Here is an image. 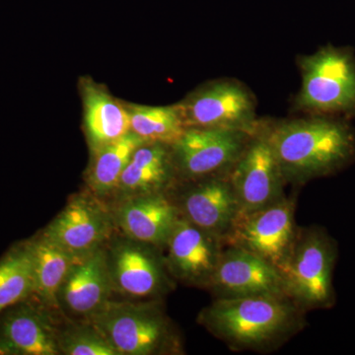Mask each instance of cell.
Masks as SVG:
<instances>
[{"label": "cell", "mask_w": 355, "mask_h": 355, "mask_svg": "<svg viewBox=\"0 0 355 355\" xmlns=\"http://www.w3.org/2000/svg\"><path fill=\"white\" fill-rule=\"evenodd\" d=\"M305 313L284 295L214 298L198 321L231 349L272 352L307 326Z\"/></svg>", "instance_id": "cell-1"}, {"label": "cell", "mask_w": 355, "mask_h": 355, "mask_svg": "<svg viewBox=\"0 0 355 355\" xmlns=\"http://www.w3.org/2000/svg\"><path fill=\"white\" fill-rule=\"evenodd\" d=\"M265 130L286 184H303L334 174L355 157L354 133L342 121L301 119Z\"/></svg>", "instance_id": "cell-2"}, {"label": "cell", "mask_w": 355, "mask_h": 355, "mask_svg": "<svg viewBox=\"0 0 355 355\" xmlns=\"http://www.w3.org/2000/svg\"><path fill=\"white\" fill-rule=\"evenodd\" d=\"M338 257V243L326 229L299 228L288 259L279 268L284 294L304 312L333 308Z\"/></svg>", "instance_id": "cell-3"}, {"label": "cell", "mask_w": 355, "mask_h": 355, "mask_svg": "<svg viewBox=\"0 0 355 355\" xmlns=\"http://www.w3.org/2000/svg\"><path fill=\"white\" fill-rule=\"evenodd\" d=\"M157 302L108 301L89 322L97 326L120 355L177 352L176 335Z\"/></svg>", "instance_id": "cell-4"}, {"label": "cell", "mask_w": 355, "mask_h": 355, "mask_svg": "<svg viewBox=\"0 0 355 355\" xmlns=\"http://www.w3.org/2000/svg\"><path fill=\"white\" fill-rule=\"evenodd\" d=\"M301 85L296 106L310 112L355 109V62L347 51L324 48L300 58Z\"/></svg>", "instance_id": "cell-5"}, {"label": "cell", "mask_w": 355, "mask_h": 355, "mask_svg": "<svg viewBox=\"0 0 355 355\" xmlns=\"http://www.w3.org/2000/svg\"><path fill=\"white\" fill-rule=\"evenodd\" d=\"M295 209L296 198L284 197L263 209L240 214L224 245L246 250L279 270L297 237Z\"/></svg>", "instance_id": "cell-6"}, {"label": "cell", "mask_w": 355, "mask_h": 355, "mask_svg": "<svg viewBox=\"0 0 355 355\" xmlns=\"http://www.w3.org/2000/svg\"><path fill=\"white\" fill-rule=\"evenodd\" d=\"M177 107L186 128L241 130L254 135L260 128L254 96L237 81L227 79L207 84Z\"/></svg>", "instance_id": "cell-7"}, {"label": "cell", "mask_w": 355, "mask_h": 355, "mask_svg": "<svg viewBox=\"0 0 355 355\" xmlns=\"http://www.w3.org/2000/svg\"><path fill=\"white\" fill-rule=\"evenodd\" d=\"M252 135L241 130L186 128L171 146L176 173L191 182L229 175Z\"/></svg>", "instance_id": "cell-8"}, {"label": "cell", "mask_w": 355, "mask_h": 355, "mask_svg": "<svg viewBox=\"0 0 355 355\" xmlns=\"http://www.w3.org/2000/svg\"><path fill=\"white\" fill-rule=\"evenodd\" d=\"M229 180L240 205V214H250L279 202L284 195V181L277 157L258 128L229 173Z\"/></svg>", "instance_id": "cell-9"}, {"label": "cell", "mask_w": 355, "mask_h": 355, "mask_svg": "<svg viewBox=\"0 0 355 355\" xmlns=\"http://www.w3.org/2000/svg\"><path fill=\"white\" fill-rule=\"evenodd\" d=\"M114 218L95 196H74L49 224L44 234L77 258L104 248L113 232Z\"/></svg>", "instance_id": "cell-10"}, {"label": "cell", "mask_w": 355, "mask_h": 355, "mask_svg": "<svg viewBox=\"0 0 355 355\" xmlns=\"http://www.w3.org/2000/svg\"><path fill=\"white\" fill-rule=\"evenodd\" d=\"M107 260L113 289L123 295L154 297L170 288L169 270L157 248L125 237L107 251Z\"/></svg>", "instance_id": "cell-11"}, {"label": "cell", "mask_w": 355, "mask_h": 355, "mask_svg": "<svg viewBox=\"0 0 355 355\" xmlns=\"http://www.w3.org/2000/svg\"><path fill=\"white\" fill-rule=\"evenodd\" d=\"M207 288L214 298L286 296L277 266L233 246H224Z\"/></svg>", "instance_id": "cell-12"}, {"label": "cell", "mask_w": 355, "mask_h": 355, "mask_svg": "<svg viewBox=\"0 0 355 355\" xmlns=\"http://www.w3.org/2000/svg\"><path fill=\"white\" fill-rule=\"evenodd\" d=\"M224 246L221 239L180 216L165 247V263L175 279L207 288Z\"/></svg>", "instance_id": "cell-13"}, {"label": "cell", "mask_w": 355, "mask_h": 355, "mask_svg": "<svg viewBox=\"0 0 355 355\" xmlns=\"http://www.w3.org/2000/svg\"><path fill=\"white\" fill-rule=\"evenodd\" d=\"M174 200L180 214L224 242L240 216V205L229 175L193 181Z\"/></svg>", "instance_id": "cell-14"}, {"label": "cell", "mask_w": 355, "mask_h": 355, "mask_svg": "<svg viewBox=\"0 0 355 355\" xmlns=\"http://www.w3.org/2000/svg\"><path fill=\"white\" fill-rule=\"evenodd\" d=\"M113 291L107 251L102 248L74 263L58 292V305L73 316L91 320Z\"/></svg>", "instance_id": "cell-15"}, {"label": "cell", "mask_w": 355, "mask_h": 355, "mask_svg": "<svg viewBox=\"0 0 355 355\" xmlns=\"http://www.w3.org/2000/svg\"><path fill=\"white\" fill-rule=\"evenodd\" d=\"M44 308L22 303L4 315L0 321V354H62L60 331Z\"/></svg>", "instance_id": "cell-16"}, {"label": "cell", "mask_w": 355, "mask_h": 355, "mask_svg": "<svg viewBox=\"0 0 355 355\" xmlns=\"http://www.w3.org/2000/svg\"><path fill=\"white\" fill-rule=\"evenodd\" d=\"M179 209L167 193L128 198L116 221L125 237L163 249L180 218Z\"/></svg>", "instance_id": "cell-17"}, {"label": "cell", "mask_w": 355, "mask_h": 355, "mask_svg": "<svg viewBox=\"0 0 355 355\" xmlns=\"http://www.w3.org/2000/svg\"><path fill=\"white\" fill-rule=\"evenodd\" d=\"M176 169L171 146L146 142L133 153L121 174L118 189L125 198L149 193H167L175 179Z\"/></svg>", "instance_id": "cell-18"}, {"label": "cell", "mask_w": 355, "mask_h": 355, "mask_svg": "<svg viewBox=\"0 0 355 355\" xmlns=\"http://www.w3.org/2000/svg\"><path fill=\"white\" fill-rule=\"evenodd\" d=\"M83 103L86 135L93 153L132 132L128 107L101 86L84 83Z\"/></svg>", "instance_id": "cell-19"}, {"label": "cell", "mask_w": 355, "mask_h": 355, "mask_svg": "<svg viewBox=\"0 0 355 355\" xmlns=\"http://www.w3.org/2000/svg\"><path fill=\"white\" fill-rule=\"evenodd\" d=\"M33 260L34 292L40 302L53 310L60 308L58 292L77 258L42 234L29 242Z\"/></svg>", "instance_id": "cell-20"}, {"label": "cell", "mask_w": 355, "mask_h": 355, "mask_svg": "<svg viewBox=\"0 0 355 355\" xmlns=\"http://www.w3.org/2000/svg\"><path fill=\"white\" fill-rule=\"evenodd\" d=\"M146 144L135 132H130L120 139L94 151V160L89 169L87 182L96 196H106L118 189L135 151Z\"/></svg>", "instance_id": "cell-21"}, {"label": "cell", "mask_w": 355, "mask_h": 355, "mask_svg": "<svg viewBox=\"0 0 355 355\" xmlns=\"http://www.w3.org/2000/svg\"><path fill=\"white\" fill-rule=\"evenodd\" d=\"M128 110L130 130L146 142L172 146L186 130L177 105L169 107L130 105Z\"/></svg>", "instance_id": "cell-22"}, {"label": "cell", "mask_w": 355, "mask_h": 355, "mask_svg": "<svg viewBox=\"0 0 355 355\" xmlns=\"http://www.w3.org/2000/svg\"><path fill=\"white\" fill-rule=\"evenodd\" d=\"M34 292L29 243L14 248L0 260V314L19 304Z\"/></svg>", "instance_id": "cell-23"}, {"label": "cell", "mask_w": 355, "mask_h": 355, "mask_svg": "<svg viewBox=\"0 0 355 355\" xmlns=\"http://www.w3.org/2000/svg\"><path fill=\"white\" fill-rule=\"evenodd\" d=\"M60 347L65 355H120L92 322L60 333Z\"/></svg>", "instance_id": "cell-24"}]
</instances>
